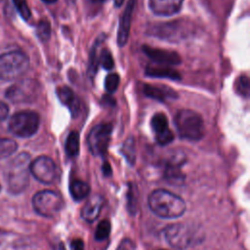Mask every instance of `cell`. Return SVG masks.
Masks as SVG:
<instances>
[{
	"mask_svg": "<svg viewBox=\"0 0 250 250\" xmlns=\"http://www.w3.org/2000/svg\"><path fill=\"white\" fill-rule=\"evenodd\" d=\"M148 207L157 217L173 219L186 212V202L179 195L163 188L153 190L147 199Z\"/></svg>",
	"mask_w": 250,
	"mask_h": 250,
	"instance_id": "obj_1",
	"label": "cell"
},
{
	"mask_svg": "<svg viewBox=\"0 0 250 250\" xmlns=\"http://www.w3.org/2000/svg\"><path fill=\"white\" fill-rule=\"evenodd\" d=\"M175 126L179 136L188 141H198L204 135L203 119L191 109H181L175 116Z\"/></svg>",
	"mask_w": 250,
	"mask_h": 250,
	"instance_id": "obj_2",
	"label": "cell"
},
{
	"mask_svg": "<svg viewBox=\"0 0 250 250\" xmlns=\"http://www.w3.org/2000/svg\"><path fill=\"white\" fill-rule=\"evenodd\" d=\"M29 164V155L24 152L18 155L11 163L7 173L8 189L11 193H21L27 187Z\"/></svg>",
	"mask_w": 250,
	"mask_h": 250,
	"instance_id": "obj_3",
	"label": "cell"
},
{
	"mask_svg": "<svg viewBox=\"0 0 250 250\" xmlns=\"http://www.w3.org/2000/svg\"><path fill=\"white\" fill-rule=\"evenodd\" d=\"M29 60L21 51H11L0 56V80L11 81L21 76L28 68Z\"/></svg>",
	"mask_w": 250,
	"mask_h": 250,
	"instance_id": "obj_4",
	"label": "cell"
},
{
	"mask_svg": "<svg viewBox=\"0 0 250 250\" xmlns=\"http://www.w3.org/2000/svg\"><path fill=\"white\" fill-rule=\"evenodd\" d=\"M164 238L170 246L179 250H185L198 240L193 228L187 224L177 223L169 225L163 230Z\"/></svg>",
	"mask_w": 250,
	"mask_h": 250,
	"instance_id": "obj_5",
	"label": "cell"
},
{
	"mask_svg": "<svg viewBox=\"0 0 250 250\" xmlns=\"http://www.w3.org/2000/svg\"><path fill=\"white\" fill-rule=\"evenodd\" d=\"M40 124L37 112L33 110H21L15 113L9 121L10 132L20 138H29L33 136Z\"/></svg>",
	"mask_w": 250,
	"mask_h": 250,
	"instance_id": "obj_6",
	"label": "cell"
},
{
	"mask_svg": "<svg viewBox=\"0 0 250 250\" xmlns=\"http://www.w3.org/2000/svg\"><path fill=\"white\" fill-rule=\"evenodd\" d=\"M62 196L50 189H44L36 192L32 198V206L34 211L45 218H54L62 208Z\"/></svg>",
	"mask_w": 250,
	"mask_h": 250,
	"instance_id": "obj_7",
	"label": "cell"
},
{
	"mask_svg": "<svg viewBox=\"0 0 250 250\" xmlns=\"http://www.w3.org/2000/svg\"><path fill=\"white\" fill-rule=\"evenodd\" d=\"M112 126L108 123L94 126L88 134L87 143L91 153L95 156H103L108 147Z\"/></svg>",
	"mask_w": 250,
	"mask_h": 250,
	"instance_id": "obj_8",
	"label": "cell"
},
{
	"mask_svg": "<svg viewBox=\"0 0 250 250\" xmlns=\"http://www.w3.org/2000/svg\"><path fill=\"white\" fill-rule=\"evenodd\" d=\"M29 172L42 184H52L57 177V166L52 158L41 155L29 164Z\"/></svg>",
	"mask_w": 250,
	"mask_h": 250,
	"instance_id": "obj_9",
	"label": "cell"
},
{
	"mask_svg": "<svg viewBox=\"0 0 250 250\" xmlns=\"http://www.w3.org/2000/svg\"><path fill=\"white\" fill-rule=\"evenodd\" d=\"M38 92L39 84L34 80L26 79L11 86L6 92V97L14 103H27L33 101Z\"/></svg>",
	"mask_w": 250,
	"mask_h": 250,
	"instance_id": "obj_10",
	"label": "cell"
},
{
	"mask_svg": "<svg viewBox=\"0 0 250 250\" xmlns=\"http://www.w3.org/2000/svg\"><path fill=\"white\" fill-rule=\"evenodd\" d=\"M154 36L170 40V41H179L187 36L188 30L186 26H184L180 21L168 22V23H161L155 25L152 28L151 32Z\"/></svg>",
	"mask_w": 250,
	"mask_h": 250,
	"instance_id": "obj_11",
	"label": "cell"
},
{
	"mask_svg": "<svg viewBox=\"0 0 250 250\" xmlns=\"http://www.w3.org/2000/svg\"><path fill=\"white\" fill-rule=\"evenodd\" d=\"M144 53L152 60L156 64L162 65H177L181 63V57L178 53L170 50H164L160 48H153L150 46H143L142 47Z\"/></svg>",
	"mask_w": 250,
	"mask_h": 250,
	"instance_id": "obj_12",
	"label": "cell"
},
{
	"mask_svg": "<svg viewBox=\"0 0 250 250\" xmlns=\"http://www.w3.org/2000/svg\"><path fill=\"white\" fill-rule=\"evenodd\" d=\"M151 128L155 134L156 142L161 146H166L174 140V135L169 129L168 119L164 113H156L150 121Z\"/></svg>",
	"mask_w": 250,
	"mask_h": 250,
	"instance_id": "obj_13",
	"label": "cell"
},
{
	"mask_svg": "<svg viewBox=\"0 0 250 250\" xmlns=\"http://www.w3.org/2000/svg\"><path fill=\"white\" fill-rule=\"evenodd\" d=\"M135 6H136V0H129L120 18L118 31H117V43L120 47L124 46L128 41Z\"/></svg>",
	"mask_w": 250,
	"mask_h": 250,
	"instance_id": "obj_14",
	"label": "cell"
},
{
	"mask_svg": "<svg viewBox=\"0 0 250 250\" xmlns=\"http://www.w3.org/2000/svg\"><path fill=\"white\" fill-rule=\"evenodd\" d=\"M183 2L184 0H148V6L154 15L170 17L181 10Z\"/></svg>",
	"mask_w": 250,
	"mask_h": 250,
	"instance_id": "obj_15",
	"label": "cell"
},
{
	"mask_svg": "<svg viewBox=\"0 0 250 250\" xmlns=\"http://www.w3.org/2000/svg\"><path fill=\"white\" fill-rule=\"evenodd\" d=\"M103 207V197L99 194L89 197L81 209V217L89 223L94 222L100 215Z\"/></svg>",
	"mask_w": 250,
	"mask_h": 250,
	"instance_id": "obj_16",
	"label": "cell"
},
{
	"mask_svg": "<svg viewBox=\"0 0 250 250\" xmlns=\"http://www.w3.org/2000/svg\"><path fill=\"white\" fill-rule=\"evenodd\" d=\"M143 90L147 97L159 102H165L167 100H174L178 98L177 92L174 91V89H171L167 86L145 84Z\"/></svg>",
	"mask_w": 250,
	"mask_h": 250,
	"instance_id": "obj_17",
	"label": "cell"
},
{
	"mask_svg": "<svg viewBox=\"0 0 250 250\" xmlns=\"http://www.w3.org/2000/svg\"><path fill=\"white\" fill-rule=\"evenodd\" d=\"M146 75L155 78H167L172 80H180L181 74L174 68L162 64H149L146 68Z\"/></svg>",
	"mask_w": 250,
	"mask_h": 250,
	"instance_id": "obj_18",
	"label": "cell"
},
{
	"mask_svg": "<svg viewBox=\"0 0 250 250\" xmlns=\"http://www.w3.org/2000/svg\"><path fill=\"white\" fill-rule=\"evenodd\" d=\"M57 96L60 102L66 105L72 114L78 112L79 101L77 100L74 92L67 86H60L57 88Z\"/></svg>",
	"mask_w": 250,
	"mask_h": 250,
	"instance_id": "obj_19",
	"label": "cell"
},
{
	"mask_svg": "<svg viewBox=\"0 0 250 250\" xmlns=\"http://www.w3.org/2000/svg\"><path fill=\"white\" fill-rule=\"evenodd\" d=\"M182 164L183 161L181 158H173L167 163L165 168V177L167 180L171 181V183L179 184L184 180V174L181 170Z\"/></svg>",
	"mask_w": 250,
	"mask_h": 250,
	"instance_id": "obj_20",
	"label": "cell"
},
{
	"mask_svg": "<svg viewBox=\"0 0 250 250\" xmlns=\"http://www.w3.org/2000/svg\"><path fill=\"white\" fill-rule=\"evenodd\" d=\"M69 191L74 200L80 201L89 195L91 188L87 183L80 180H73L69 185Z\"/></svg>",
	"mask_w": 250,
	"mask_h": 250,
	"instance_id": "obj_21",
	"label": "cell"
},
{
	"mask_svg": "<svg viewBox=\"0 0 250 250\" xmlns=\"http://www.w3.org/2000/svg\"><path fill=\"white\" fill-rule=\"evenodd\" d=\"M65 152L69 157H75L79 152V134L71 131L65 141Z\"/></svg>",
	"mask_w": 250,
	"mask_h": 250,
	"instance_id": "obj_22",
	"label": "cell"
},
{
	"mask_svg": "<svg viewBox=\"0 0 250 250\" xmlns=\"http://www.w3.org/2000/svg\"><path fill=\"white\" fill-rule=\"evenodd\" d=\"M18 148V144L8 138H0V160L12 155Z\"/></svg>",
	"mask_w": 250,
	"mask_h": 250,
	"instance_id": "obj_23",
	"label": "cell"
},
{
	"mask_svg": "<svg viewBox=\"0 0 250 250\" xmlns=\"http://www.w3.org/2000/svg\"><path fill=\"white\" fill-rule=\"evenodd\" d=\"M121 152L124 155V157L126 158V160L133 165L135 163V159H136V148H135V141L133 137L128 138L121 148Z\"/></svg>",
	"mask_w": 250,
	"mask_h": 250,
	"instance_id": "obj_24",
	"label": "cell"
},
{
	"mask_svg": "<svg viewBox=\"0 0 250 250\" xmlns=\"http://www.w3.org/2000/svg\"><path fill=\"white\" fill-rule=\"evenodd\" d=\"M36 34L38 38L45 42L48 41L51 36V25L48 21H40L36 26Z\"/></svg>",
	"mask_w": 250,
	"mask_h": 250,
	"instance_id": "obj_25",
	"label": "cell"
},
{
	"mask_svg": "<svg viewBox=\"0 0 250 250\" xmlns=\"http://www.w3.org/2000/svg\"><path fill=\"white\" fill-rule=\"evenodd\" d=\"M110 232V224L107 220H103L102 222H100V224L98 225L97 229H96V232H95V239L98 241H102L104 240L108 237Z\"/></svg>",
	"mask_w": 250,
	"mask_h": 250,
	"instance_id": "obj_26",
	"label": "cell"
},
{
	"mask_svg": "<svg viewBox=\"0 0 250 250\" xmlns=\"http://www.w3.org/2000/svg\"><path fill=\"white\" fill-rule=\"evenodd\" d=\"M249 78L246 75H241L235 82V91L242 97L248 98L249 96Z\"/></svg>",
	"mask_w": 250,
	"mask_h": 250,
	"instance_id": "obj_27",
	"label": "cell"
},
{
	"mask_svg": "<svg viewBox=\"0 0 250 250\" xmlns=\"http://www.w3.org/2000/svg\"><path fill=\"white\" fill-rule=\"evenodd\" d=\"M119 82H120V77L117 73H109L104 80V88L106 92L108 94L114 93L119 86Z\"/></svg>",
	"mask_w": 250,
	"mask_h": 250,
	"instance_id": "obj_28",
	"label": "cell"
},
{
	"mask_svg": "<svg viewBox=\"0 0 250 250\" xmlns=\"http://www.w3.org/2000/svg\"><path fill=\"white\" fill-rule=\"evenodd\" d=\"M13 2L15 4L17 11L20 13L21 17L25 21L29 20V18L31 17V12L27 5L26 0H13Z\"/></svg>",
	"mask_w": 250,
	"mask_h": 250,
	"instance_id": "obj_29",
	"label": "cell"
},
{
	"mask_svg": "<svg viewBox=\"0 0 250 250\" xmlns=\"http://www.w3.org/2000/svg\"><path fill=\"white\" fill-rule=\"evenodd\" d=\"M99 63L104 69H111L114 66V61H113L111 53L107 50L102 51V53L99 57Z\"/></svg>",
	"mask_w": 250,
	"mask_h": 250,
	"instance_id": "obj_30",
	"label": "cell"
},
{
	"mask_svg": "<svg viewBox=\"0 0 250 250\" xmlns=\"http://www.w3.org/2000/svg\"><path fill=\"white\" fill-rule=\"evenodd\" d=\"M98 42L95 43V45L93 46L92 52H91V56H90V62H89V73L91 76L95 75V73L97 72V68H98V64H99V59L97 57V47H98Z\"/></svg>",
	"mask_w": 250,
	"mask_h": 250,
	"instance_id": "obj_31",
	"label": "cell"
},
{
	"mask_svg": "<svg viewBox=\"0 0 250 250\" xmlns=\"http://www.w3.org/2000/svg\"><path fill=\"white\" fill-rule=\"evenodd\" d=\"M117 250H137V248L131 239H123L118 245Z\"/></svg>",
	"mask_w": 250,
	"mask_h": 250,
	"instance_id": "obj_32",
	"label": "cell"
},
{
	"mask_svg": "<svg viewBox=\"0 0 250 250\" xmlns=\"http://www.w3.org/2000/svg\"><path fill=\"white\" fill-rule=\"evenodd\" d=\"M71 250H84V242L80 238H75L70 242Z\"/></svg>",
	"mask_w": 250,
	"mask_h": 250,
	"instance_id": "obj_33",
	"label": "cell"
},
{
	"mask_svg": "<svg viewBox=\"0 0 250 250\" xmlns=\"http://www.w3.org/2000/svg\"><path fill=\"white\" fill-rule=\"evenodd\" d=\"M9 113V107L6 104H4L3 102H0V122L3 121Z\"/></svg>",
	"mask_w": 250,
	"mask_h": 250,
	"instance_id": "obj_34",
	"label": "cell"
},
{
	"mask_svg": "<svg viewBox=\"0 0 250 250\" xmlns=\"http://www.w3.org/2000/svg\"><path fill=\"white\" fill-rule=\"evenodd\" d=\"M103 171L105 175H110L111 173V169H110V165L107 162H104V166H103Z\"/></svg>",
	"mask_w": 250,
	"mask_h": 250,
	"instance_id": "obj_35",
	"label": "cell"
},
{
	"mask_svg": "<svg viewBox=\"0 0 250 250\" xmlns=\"http://www.w3.org/2000/svg\"><path fill=\"white\" fill-rule=\"evenodd\" d=\"M54 250H65V248L62 243H59L54 247Z\"/></svg>",
	"mask_w": 250,
	"mask_h": 250,
	"instance_id": "obj_36",
	"label": "cell"
},
{
	"mask_svg": "<svg viewBox=\"0 0 250 250\" xmlns=\"http://www.w3.org/2000/svg\"><path fill=\"white\" fill-rule=\"evenodd\" d=\"M115 7H120L124 3V0H113Z\"/></svg>",
	"mask_w": 250,
	"mask_h": 250,
	"instance_id": "obj_37",
	"label": "cell"
},
{
	"mask_svg": "<svg viewBox=\"0 0 250 250\" xmlns=\"http://www.w3.org/2000/svg\"><path fill=\"white\" fill-rule=\"evenodd\" d=\"M42 1L45 2V3H47V4H53V3L57 2V0H42Z\"/></svg>",
	"mask_w": 250,
	"mask_h": 250,
	"instance_id": "obj_38",
	"label": "cell"
},
{
	"mask_svg": "<svg viewBox=\"0 0 250 250\" xmlns=\"http://www.w3.org/2000/svg\"><path fill=\"white\" fill-rule=\"evenodd\" d=\"M92 2H94V3H104V1H106V0H91Z\"/></svg>",
	"mask_w": 250,
	"mask_h": 250,
	"instance_id": "obj_39",
	"label": "cell"
},
{
	"mask_svg": "<svg viewBox=\"0 0 250 250\" xmlns=\"http://www.w3.org/2000/svg\"><path fill=\"white\" fill-rule=\"evenodd\" d=\"M1 190H2V186H1V184H0V192H1Z\"/></svg>",
	"mask_w": 250,
	"mask_h": 250,
	"instance_id": "obj_40",
	"label": "cell"
}]
</instances>
